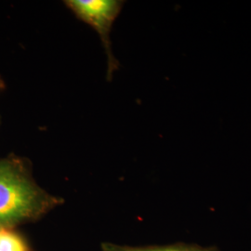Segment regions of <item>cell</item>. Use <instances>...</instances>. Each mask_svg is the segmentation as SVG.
Returning <instances> with one entry per match:
<instances>
[{
    "mask_svg": "<svg viewBox=\"0 0 251 251\" xmlns=\"http://www.w3.org/2000/svg\"><path fill=\"white\" fill-rule=\"evenodd\" d=\"M102 251H219L215 248H202L197 245H173L166 247H145L136 248L128 246H120L111 243L102 244Z\"/></svg>",
    "mask_w": 251,
    "mask_h": 251,
    "instance_id": "cell-3",
    "label": "cell"
},
{
    "mask_svg": "<svg viewBox=\"0 0 251 251\" xmlns=\"http://www.w3.org/2000/svg\"><path fill=\"white\" fill-rule=\"evenodd\" d=\"M0 251H30L25 240L10 227L0 226Z\"/></svg>",
    "mask_w": 251,
    "mask_h": 251,
    "instance_id": "cell-4",
    "label": "cell"
},
{
    "mask_svg": "<svg viewBox=\"0 0 251 251\" xmlns=\"http://www.w3.org/2000/svg\"><path fill=\"white\" fill-rule=\"evenodd\" d=\"M56 203L55 198L37 187L18 160H0V226L34 220Z\"/></svg>",
    "mask_w": 251,
    "mask_h": 251,
    "instance_id": "cell-1",
    "label": "cell"
},
{
    "mask_svg": "<svg viewBox=\"0 0 251 251\" xmlns=\"http://www.w3.org/2000/svg\"><path fill=\"white\" fill-rule=\"evenodd\" d=\"M66 3L79 18L96 29L107 46L109 31L120 10L121 2L115 0H71Z\"/></svg>",
    "mask_w": 251,
    "mask_h": 251,
    "instance_id": "cell-2",
    "label": "cell"
}]
</instances>
